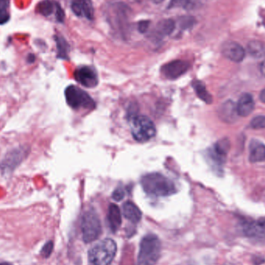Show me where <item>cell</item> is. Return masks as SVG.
Masks as SVG:
<instances>
[{"mask_svg":"<svg viewBox=\"0 0 265 265\" xmlns=\"http://www.w3.org/2000/svg\"><path fill=\"white\" fill-rule=\"evenodd\" d=\"M141 186L150 196L166 197L176 192L175 184L160 173H150L141 179Z\"/></svg>","mask_w":265,"mask_h":265,"instance_id":"obj_1","label":"cell"},{"mask_svg":"<svg viewBox=\"0 0 265 265\" xmlns=\"http://www.w3.org/2000/svg\"><path fill=\"white\" fill-rule=\"evenodd\" d=\"M162 243L155 234H148L141 240L138 265H155L160 257Z\"/></svg>","mask_w":265,"mask_h":265,"instance_id":"obj_2","label":"cell"},{"mask_svg":"<svg viewBox=\"0 0 265 265\" xmlns=\"http://www.w3.org/2000/svg\"><path fill=\"white\" fill-rule=\"evenodd\" d=\"M117 246L110 238L96 243L88 251V260L93 265H109L116 256Z\"/></svg>","mask_w":265,"mask_h":265,"instance_id":"obj_3","label":"cell"},{"mask_svg":"<svg viewBox=\"0 0 265 265\" xmlns=\"http://www.w3.org/2000/svg\"><path fill=\"white\" fill-rule=\"evenodd\" d=\"M31 153V147L21 145L12 148L0 160V171L4 175H10L28 158Z\"/></svg>","mask_w":265,"mask_h":265,"instance_id":"obj_4","label":"cell"},{"mask_svg":"<svg viewBox=\"0 0 265 265\" xmlns=\"http://www.w3.org/2000/svg\"><path fill=\"white\" fill-rule=\"evenodd\" d=\"M130 10L126 4L116 3L109 5L107 11V18L114 29L118 30L123 36L129 31V15Z\"/></svg>","mask_w":265,"mask_h":265,"instance_id":"obj_5","label":"cell"},{"mask_svg":"<svg viewBox=\"0 0 265 265\" xmlns=\"http://www.w3.org/2000/svg\"><path fill=\"white\" fill-rule=\"evenodd\" d=\"M132 136L141 143L152 140L156 135V127L152 119L145 116H134L129 120Z\"/></svg>","mask_w":265,"mask_h":265,"instance_id":"obj_6","label":"cell"},{"mask_svg":"<svg viewBox=\"0 0 265 265\" xmlns=\"http://www.w3.org/2000/svg\"><path fill=\"white\" fill-rule=\"evenodd\" d=\"M82 237L85 243L95 241L102 233L100 219L94 210H88L82 215L81 221Z\"/></svg>","mask_w":265,"mask_h":265,"instance_id":"obj_7","label":"cell"},{"mask_svg":"<svg viewBox=\"0 0 265 265\" xmlns=\"http://www.w3.org/2000/svg\"><path fill=\"white\" fill-rule=\"evenodd\" d=\"M65 99L70 107L74 109H92L95 103L86 92L75 85H69L65 91Z\"/></svg>","mask_w":265,"mask_h":265,"instance_id":"obj_8","label":"cell"},{"mask_svg":"<svg viewBox=\"0 0 265 265\" xmlns=\"http://www.w3.org/2000/svg\"><path fill=\"white\" fill-rule=\"evenodd\" d=\"M230 148V143L227 138L219 140L213 145V148L208 150L207 157L210 165L216 171L222 170L223 165L226 162V156Z\"/></svg>","mask_w":265,"mask_h":265,"instance_id":"obj_9","label":"cell"},{"mask_svg":"<svg viewBox=\"0 0 265 265\" xmlns=\"http://www.w3.org/2000/svg\"><path fill=\"white\" fill-rule=\"evenodd\" d=\"M189 64L182 60H175L165 64L161 68V72L165 78L175 80L188 72Z\"/></svg>","mask_w":265,"mask_h":265,"instance_id":"obj_10","label":"cell"},{"mask_svg":"<svg viewBox=\"0 0 265 265\" xmlns=\"http://www.w3.org/2000/svg\"><path fill=\"white\" fill-rule=\"evenodd\" d=\"M75 80L85 88H92L99 83V78L95 70L90 67L83 66L75 70Z\"/></svg>","mask_w":265,"mask_h":265,"instance_id":"obj_11","label":"cell"},{"mask_svg":"<svg viewBox=\"0 0 265 265\" xmlns=\"http://www.w3.org/2000/svg\"><path fill=\"white\" fill-rule=\"evenodd\" d=\"M221 51L223 56L233 62H241L245 57V50L235 41H226L222 45Z\"/></svg>","mask_w":265,"mask_h":265,"instance_id":"obj_12","label":"cell"},{"mask_svg":"<svg viewBox=\"0 0 265 265\" xmlns=\"http://www.w3.org/2000/svg\"><path fill=\"white\" fill-rule=\"evenodd\" d=\"M243 232L249 237L265 240V218L257 221H246L242 225Z\"/></svg>","mask_w":265,"mask_h":265,"instance_id":"obj_13","label":"cell"},{"mask_svg":"<svg viewBox=\"0 0 265 265\" xmlns=\"http://www.w3.org/2000/svg\"><path fill=\"white\" fill-rule=\"evenodd\" d=\"M72 11L78 17H85L88 20L94 18V8L92 0H72Z\"/></svg>","mask_w":265,"mask_h":265,"instance_id":"obj_14","label":"cell"},{"mask_svg":"<svg viewBox=\"0 0 265 265\" xmlns=\"http://www.w3.org/2000/svg\"><path fill=\"white\" fill-rule=\"evenodd\" d=\"M218 115L219 118L224 122L228 123L234 122L237 119V111H236V105L233 101L229 100L222 104L219 107Z\"/></svg>","mask_w":265,"mask_h":265,"instance_id":"obj_15","label":"cell"},{"mask_svg":"<svg viewBox=\"0 0 265 265\" xmlns=\"http://www.w3.org/2000/svg\"><path fill=\"white\" fill-rule=\"evenodd\" d=\"M255 102L250 94L244 93L240 96L236 105L238 116L246 117L248 116L254 109Z\"/></svg>","mask_w":265,"mask_h":265,"instance_id":"obj_16","label":"cell"},{"mask_svg":"<svg viewBox=\"0 0 265 265\" xmlns=\"http://www.w3.org/2000/svg\"><path fill=\"white\" fill-rule=\"evenodd\" d=\"M249 159L252 163L265 162V145L257 140H253L250 145Z\"/></svg>","mask_w":265,"mask_h":265,"instance_id":"obj_17","label":"cell"},{"mask_svg":"<svg viewBox=\"0 0 265 265\" xmlns=\"http://www.w3.org/2000/svg\"><path fill=\"white\" fill-rule=\"evenodd\" d=\"M108 222L109 228L113 233L117 231L122 223L120 209L116 204H110L108 210Z\"/></svg>","mask_w":265,"mask_h":265,"instance_id":"obj_18","label":"cell"},{"mask_svg":"<svg viewBox=\"0 0 265 265\" xmlns=\"http://www.w3.org/2000/svg\"><path fill=\"white\" fill-rule=\"evenodd\" d=\"M122 213L131 223H138L142 217L141 209L132 202H126L122 206Z\"/></svg>","mask_w":265,"mask_h":265,"instance_id":"obj_19","label":"cell"},{"mask_svg":"<svg viewBox=\"0 0 265 265\" xmlns=\"http://www.w3.org/2000/svg\"><path fill=\"white\" fill-rule=\"evenodd\" d=\"M175 22L172 19H165L157 24V35L159 37L169 36L175 31Z\"/></svg>","mask_w":265,"mask_h":265,"instance_id":"obj_20","label":"cell"},{"mask_svg":"<svg viewBox=\"0 0 265 265\" xmlns=\"http://www.w3.org/2000/svg\"><path fill=\"white\" fill-rule=\"evenodd\" d=\"M192 87L199 99L207 104L212 103L213 98L206 89V85L201 81L196 80L192 82Z\"/></svg>","mask_w":265,"mask_h":265,"instance_id":"obj_21","label":"cell"},{"mask_svg":"<svg viewBox=\"0 0 265 265\" xmlns=\"http://www.w3.org/2000/svg\"><path fill=\"white\" fill-rule=\"evenodd\" d=\"M247 52L254 58H261L265 56V44L260 41H252L247 44Z\"/></svg>","mask_w":265,"mask_h":265,"instance_id":"obj_22","label":"cell"},{"mask_svg":"<svg viewBox=\"0 0 265 265\" xmlns=\"http://www.w3.org/2000/svg\"><path fill=\"white\" fill-rule=\"evenodd\" d=\"M57 50H58V58L60 59H68L70 47L65 38L61 36H55Z\"/></svg>","mask_w":265,"mask_h":265,"instance_id":"obj_23","label":"cell"},{"mask_svg":"<svg viewBox=\"0 0 265 265\" xmlns=\"http://www.w3.org/2000/svg\"><path fill=\"white\" fill-rule=\"evenodd\" d=\"M196 0H171L169 9L183 8L185 10H192L195 8Z\"/></svg>","mask_w":265,"mask_h":265,"instance_id":"obj_24","label":"cell"},{"mask_svg":"<svg viewBox=\"0 0 265 265\" xmlns=\"http://www.w3.org/2000/svg\"><path fill=\"white\" fill-rule=\"evenodd\" d=\"M55 10V5L51 2V0H44L40 3L38 6V13L44 17H48L51 15Z\"/></svg>","mask_w":265,"mask_h":265,"instance_id":"obj_25","label":"cell"},{"mask_svg":"<svg viewBox=\"0 0 265 265\" xmlns=\"http://www.w3.org/2000/svg\"><path fill=\"white\" fill-rule=\"evenodd\" d=\"M195 24H196V20L192 17L185 16V17H181L179 19V26L182 29H189L192 28Z\"/></svg>","mask_w":265,"mask_h":265,"instance_id":"obj_26","label":"cell"},{"mask_svg":"<svg viewBox=\"0 0 265 265\" xmlns=\"http://www.w3.org/2000/svg\"><path fill=\"white\" fill-rule=\"evenodd\" d=\"M250 126L253 129H265V116L253 118L250 122Z\"/></svg>","mask_w":265,"mask_h":265,"instance_id":"obj_27","label":"cell"},{"mask_svg":"<svg viewBox=\"0 0 265 265\" xmlns=\"http://www.w3.org/2000/svg\"><path fill=\"white\" fill-rule=\"evenodd\" d=\"M53 249H54V243H53L52 241H48V243L44 244V246L41 249V256L44 258H48L51 256Z\"/></svg>","mask_w":265,"mask_h":265,"instance_id":"obj_28","label":"cell"},{"mask_svg":"<svg viewBox=\"0 0 265 265\" xmlns=\"http://www.w3.org/2000/svg\"><path fill=\"white\" fill-rule=\"evenodd\" d=\"M55 14H56V19L58 22L63 23L65 20V12L60 7L59 4H55Z\"/></svg>","mask_w":265,"mask_h":265,"instance_id":"obj_29","label":"cell"},{"mask_svg":"<svg viewBox=\"0 0 265 265\" xmlns=\"http://www.w3.org/2000/svg\"><path fill=\"white\" fill-rule=\"evenodd\" d=\"M124 191L122 190L120 188H118V189H116V190L112 192V198L116 202H119V201L122 200L124 198Z\"/></svg>","mask_w":265,"mask_h":265,"instance_id":"obj_30","label":"cell"},{"mask_svg":"<svg viewBox=\"0 0 265 265\" xmlns=\"http://www.w3.org/2000/svg\"><path fill=\"white\" fill-rule=\"evenodd\" d=\"M150 27V21H141L138 23V31L141 34H144V33L147 32L148 28Z\"/></svg>","mask_w":265,"mask_h":265,"instance_id":"obj_31","label":"cell"},{"mask_svg":"<svg viewBox=\"0 0 265 265\" xmlns=\"http://www.w3.org/2000/svg\"><path fill=\"white\" fill-rule=\"evenodd\" d=\"M10 20V14L7 11H0V25L6 24Z\"/></svg>","mask_w":265,"mask_h":265,"instance_id":"obj_32","label":"cell"},{"mask_svg":"<svg viewBox=\"0 0 265 265\" xmlns=\"http://www.w3.org/2000/svg\"><path fill=\"white\" fill-rule=\"evenodd\" d=\"M10 4V0H0V11H7Z\"/></svg>","mask_w":265,"mask_h":265,"instance_id":"obj_33","label":"cell"},{"mask_svg":"<svg viewBox=\"0 0 265 265\" xmlns=\"http://www.w3.org/2000/svg\"><path fill=\"white\" fill-rule=\"evenodd\" d=\"M259 99H260V100L263 103H265V88L260 92Z\"/></svg>","mask_w":265,"mask_h":265,"instance_id":"obj_34","label":"cell"},{"mask_svg":"<svg viewBox=\"0 0 265 265\" xmlns=\"http://www.w3.org/2000/svg\"><path fill=\"white\" fill-rule=\"evenodd\" d=\"M34 61H35V56H34V55H29L28 57V63H34Z\"/></svg>","mask_w":265,"mask_h":265,"instance_id":"obj_35","label":"cell"},{"mask_svg":"<svg viewBox=\"0 0 265 265\" xmlns=\"http://www.w3.org/2000/svg\"><path fill=\"white\" fill-rule=\"evenodd\" d=\"M260 69L262 75L265 76V60L262 62L261 65H260Z\"/></svg>","mask_w":265,"mask_h":265,"instance_id":"obj_36","label":"cell"},{"mask_svg":"<svg viewBox=\"0 0 265 265\" xmlns=\"http://www.w3.org/2000/svg\"><path fill=\"white\" fill-rule=\"evenodd\" d=\"M152 2L155 4H162V2H164L165 0H152Z\"/></svg>","mask_w":265,"mask_h":265,"instance_id":"obj_37","label":"cell"},{"mask_svg":"<svg viewBox=\"0 0 265 265\" xmlns=\"http://www.w3.org/2000/svg\"><path fill=\"white\" fill-rule=\"evenodd\" d=\"M0 265H13L11 263H8V262H3V263H0Z\"/></svg>","mask_w":265,"mask_h":265,"instance_id":"obj_38","label":"cell"}]
</instances>
